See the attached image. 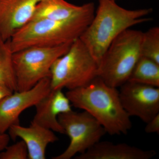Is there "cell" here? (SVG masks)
I'll return each mask as SVG.
<instances>
[{"label": "cell", "instance_id": "4fadbf2b", "mask_svg": "<svg viewBox=\"0 0 159 159\" xmlns=\"http://www.w3.org/2000/svg\"><path fill=\"white\" fill-rule=\"evenodd\" d=\"M157 152L145 150L125 143L115 144L112 142H97L84 153L75 157L77 159H150Z\"/></svg>", "mask_w": 159, "mask_h": 159}, {"label": "cell", "instance_id": "8fae6325", "mask_svg": "<svg viewBox=\"0 0 159 159\" xmlns=\"http://www.w3.org/2000/svg\"><path fill=\"white\" fill-rule=\"evenodd\" d=\"M62 90L51 89L35 104V114L31 122L55 132L65 134L57 117L72 109L70 100Z\"/></svg>", "mask_w": 159, "mask_h": 159}, {"label": "cell", "instance_id": "9a60e30c", "mask_svg": "<svg viewBox=\"0 0 159 159\" xmlns=\"http://www.w3.org/2000/svg\"><path fill=\"white\" fill-rule=\"evenodd\" d=\"M129 81L159 87V64L147 57H140Z\"/></svg>", "mask_w": 159, "mask_h": 159}, {"label": "cell", "instance_id": "2e32d148", "mask_svg": "<svg viewBox=\"0 0 159 159\" xmlns=\"http://www.w3.org/2000/svg\"><path fill=\"white\" fill-rule=\"evenodd\" d=\"M13 52L10 40H5L0 36V82L13 92L17 91L12 56Z\"/></svg>", "mask_w": 159, "mask_h": 159}, {"label": "cell", "instance_id": "44dd1931", "mask_svg": "<svg viewBox=\"0 0 159 159\" xmlns=\"http://www.w3.org/2000/svg\"><path fill=\"white\" fill-rule=\"evenodd\" d=\"M13 92H14L11 91L7 86L0 82V100L8 95L12 93Z\"/></svg>", "mask_w": 159, "mask_h": 159}, {"label": "cell", "instance_id": "e0dca14e", "mask_svg": "<svg viewBox=\"0 0 159 159\" xmlns=\"http://www.w3.org/2000/svg\"><path fill=\"white\" fill-rule=\"evenodd\" d=\"M141 56L159 64V28L152 27L143 32L141 47Z\"/></svg>", "mask_w": 159, "mask_h": 159}, {"label": "cell", "instance_id": "5bb4252c", "mask_svg": "<svg viewBox=\"0 0 159 159\" xmlns=\"http://www.w3.org/2000/svg\"><path fill=\"white\" fill-rule=\"evenodd\" d=\"M93 9H95V5L92 2L79 6L66 0H42L36 7L31 20H66L77 17Z\"/></svg>", "mask_w": 159, "mask_h": 159}, {"label": "cell", "instance_id": "7402d4cb", "mask_svg": "<svg viewBox=\"0 0 159 159\" xmlns=\"http://www.w3.org/2000/svg\"><path fill=\"white\" fill-rule=\"evenodd\" d=\"M113 1H117V0H113Z\"/></svg>", "mask_w": 159, "mask_h": 159}, {"label": "cell", "instance_id": "8992f818", "mask_svg": "<svg viewBox=\"0 0 159 159\" xmlns=\"http://www.w3.org/2000/svg\"><path fill=\"white\" fill-rule=\"evenodd\" d=\"M72 43L54 47H30L13 53L17 91L28 90L44 78H50L54 61L67 52Z\"/></svg>", "mask_w": 159, "mask_h": 159}, {"label": "cell", "instance_id": "277c9868", "mask_svg": "<svg viewBox=\"0 0 159 159\" xmlns=\"http://www.w3.org/2000/svg\"><path fill=\"white\" fill-rule=\"evenodd\" d=\"M143 32L129 29L118 35L109 46L98 65L97 77L107 85L118 88L128 81L141 57Z\"/></svg>", "mask_w": 159, "mask_h": 159}, {"label": "cell", "instance_id": "52a82bcc", "mask_svg": "<svg viewBox=\"0 0 159 159\" xmlns=\"http://www.w3.org/2000/svg\"><path fill=\"white\" fill-rule=\"evenodd\" d=\"M58 122L70 139V143L62 153L53 159H70L77 154L84 153L100 141L106 132L100 123L86 111L73 110L60 114Z\"/></svg>", "mask_w": 159, "mask_h": 159}, {"label": "cell", "instance_id": "9c48e42d", "mask_svg": "<svg viewBox=\"0 0 159 159\" xmlns=\"http://www.w3.org/2000/svg\"><path fill=\"white\" fill-rule=\"evenodd\" d=\"M51 90L50 78H44L28 90L15 91L0 100V134L6 133L11 125L20 124V116L34 106Z\"/></svg>", "mask_w": 159, "mask_h": 159}, {"label": "cell", "instance_id": "6da1fadb", "mask_svg": "<svg viewBox=\"0 0 159 159\" xmlns=\"http://www.w3.org/2000/svg\"><path fill=\"white\" fill-rule=\"evenodd\" d=\"M71 104L88 112L111 135L126 134L131 128L130 117L121 103L117 88L97 77L84 86L66 93Z\"/></svg>", "mask_w": 159, "mask_h": 159}, {"label": "cell", "instance_id": "3957f363", "mask_svg": "<svg viewBox=\"0 0 159 159\" xmlns=\"http://www.w3.org/2000/svg\"><path fill=\"white\" fill-rule=\"evenodd\" d=\"M95 13L93 9L66 20H31L9 39L12 52L30 47H54L73 43L88 27Z\"/></svg>", "mask_w": 159, "mask_h": 159}, {"label": "cell", "instance_id": "d6986e66", "mask_svg": "<svg viewBox=\"0 0 159 159\" xmlns=\"http://www.w3.org/2000/svg\"><path fill=\"white\" fill-rule=\"evenodd\" d=\"M145 131L147 134H159V114L146 123Z\"/></svg>", "mask_w": 159, "mask_h": 159}, {"label": "cell", "instance_id": "7a4b0ae2", "mask_svg": "<svg viewBox=\"0 0 159 159\" xmlns=\"http://www.w3.org/2000/svg\"><path fill=\"white\" fill-rule=\"evenodd\" d=\"M99 6L93 18L80 39L85 45L99 65L112 42L120 33L131 27L150 21L146 16L152 9L129 10L113 0H98Z\"/></svg>", "mask_w": 159, "mask_h": 159}, {"label": "cell", "instance_id": "5b68a950", "mask_svg": "<svg viewBox=\"0 0 159 159\" xmlns=\"http://www.w3.org/2000/svg\"><path fill=\"white\" fill-rule=\"evenodd\" d=\"M98 64L78 39L68 51L57 58L51 69V89H74L84 86L97 77Z\"/></svg>", "mask_w": 159, "mask_h": 159}, {"label": "cell", "instance_id": "ac0fdd59", "mask_svg": "<svg viewBox=\"0 0 159 159\" xmlns=\"http://www.w3.org/2000/svg\"><path fill=\"white\" fill-rule=\"evenodd\" d=\"M28 152L25 142L21 140L10 146H7L0 152V159H27Z\"/></svg>", "mask_w": 159, "mask_h": 159}, {"label": "cell", "instance_id": "30bf717a", "mask_svg": "<svg viewBox=\"0 0 159 159\" xmlns=\"http://www.w3.org/2000/svg\"><path fill=\"white\" fill-rule=\"evenodd\" d=\"M42 0H0V36L10 39L16 31L29 23Z\"/></svg>", "mask_w": 159, "mask_h": 159}, {"label": "cell", "instance_id": "ba28073f", "mask_svg": "<svg viewBox=\"0 0 159 159\" xmlns=\"http://www.w3.org/2000/svg\"><path fill=\"white\" fill-rule=\"evenodd\" d=\"M119 88L120 101L129 116L146 123L159 114V87L128 80Z\"/></svg>", "mask_w": 159, "mask_h": 159}, {"label": "cell", "instance_id": "7c38bea8", "mask_svg": "<svg viewBox=\"0 0 159 159\" xmlns=\"http://www.w3.org/2000/svg\"><path fill=\"white\" fill-rule=\"evenodd\" d=\"M8 131L9 137L12 140L20 138L25 142L29 159H46L48 145L58 140L53 131L32 122L29 127L20 124L11 125Z\"/></svg>", "mask_w": 159, "mask_h": 159}, {"label": "cell", "instance_id": "ffe728a7", "mask_svg": "<svg viewBox=\"0 0 159 159\" xmlns=\"http://www.w3.org/2000/svg\"><path fill=\"white\" fill-rule=\"evenodd\" d=\"M10 138L8 134H0V152L4 150L9 145Z\"/></svg>", "mask_w": 159, "mask_h": 159}]
</instances>
